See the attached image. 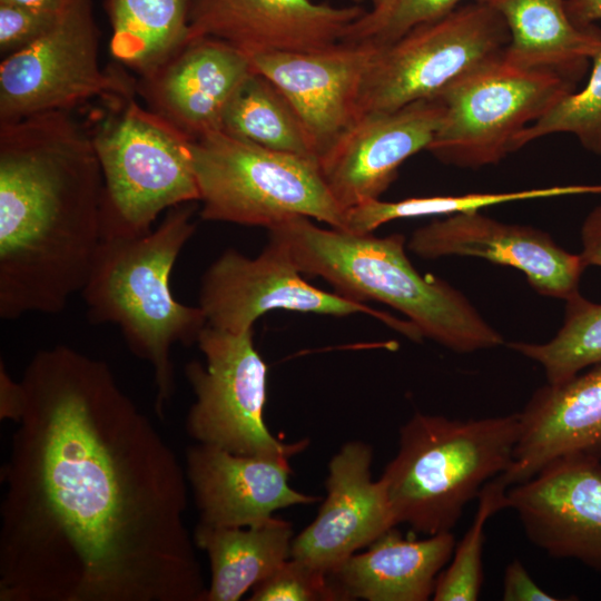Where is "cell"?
Wrapping results in <instances>:
<instances>
[{
  "instance_id": "1",
  "label": "cell",
  "mask_w": 601,
  "mask_h": 601,
  "mask_svg": "<svg viewBox=\"0 0 601 601\" xmlns=\"http://www.w3.org/2000/svg\"><path fill=\"white\" fill-rule=\"evenodd\" d=\"M1 470V601H204L187 476L110 366L41 349Z\"/></svg>"
},
{
  "instance_id": "2",
  "label": "cell",
  "mask_w": 601,
  "mask_h": 601,
  "mask_svg": "<svg viewBox=\"0 0 601 601\" xmlns=\"http://www.w3.org/2000/svg\"><path fill=\"white\" fill-rule=\"evenodd\" d=\"M101 168L70 111L0 124V317L57 314L102 242Z\"/></svg>"
},
{
  "instance_id": "3",
  "label": "cell",
  "mask_w": 601,
  "mask_h": 601,
  "mask_svg": "<svg viewBox=\"0 0 601 601\" xmlns=\"http://www.w3.org/2000/svg\"><path fill=\"white\" fill-rule=\"evenodd\" d=\"M302 274L327 280L336 293L364 303L376 300L405 315L423 337L457 353L504 343L470 300L449 283L421 275L405 253V237L321 228L293 216L268 228Z\"/></svg>"
},
{
  "instance_id": "4",
  "label": "cell",
  "mask_w": 601,
  "mask_h": 601,
  "mask_svg": "<svg viewBox=\"0 0 601 601\" xmlns=\"http://www.w3.org/2000/svg\"><path fill=\"white\" fill-rule=\"evenodd\" d=\"M196 203L168 209L147 234L102 238L80 292L90 322L117 325L129 349L151 365L160 417L175 392L173 345L197 343L207 325L203 309L178 302L169 286L175 263L196 230Z\"/></svg>"
},
{
  "instance_id": "5",
  "label": "cell",
  "mask_w": 601,
  "mask_h": 601,
  "mask_svg": "<svg viewBox=\"0 0 601 601\" xmlns=\"http://www.w3.org/2000/svg\"><path fill=\"white\" fill-rule=\"evenodd\" d=\"M521 415L459 420L416 412L381 480L396 523L428 535L451 531L464 508L513 461Z\"/></svg>"
},
{
  "instance_id": "6",
  "label": "cell",
  "mask_w": 601,
  "mask_h": 601,
  "mask_svg": "<svg viewBox=\"0 0 601 601\" xmlns=\"http://www.w3.org/2000/svg\"><path fill=\"white\" fill-rule=\"evenodd\" d=\"M98 101L87 130L104 178L102 238L147 234L162 211L199 201L186 135L138 102L137 91Z\"/></svg>"
},
{
  "instance_id": "7",
  "label": "cell",
  "mask_w": 601,
  "mask_h": 601,
  "mask_svg": "<svg viewBox=\"0 0 601 601\" xmlns=\"http://www.w3.org/2000/svg\"><path fill=\"white\" fill-rule=\"evenodd\" d=\"M203 220L262 226L305 216L345 229L346 211L314 158L265 148L221 130L191 140Z\"/></svg>"
},
{
  "instance_id": "8",
  "label": "cell",
  "mask_w": 601,
  "mask_h": 601,
  "mask_svg": "<svg viewBox=\"0 0 601 601\" xmlns=\"http://www.w3.org/2000/svg\"><path fill=\"white\" fill-rule=\"evenodd\" d=\"M575 87L554 71L522 67L501 53L435 97L444 112L427 150L440 161L460 168L497 164L515 151V140L526 127Z\"/></svg>"
},
{
  "instance_id": "9",
  "label": "cell",
  "mask_w": 601,
  "mask_h": 601,
  "mask_svg": "<svg viewBox=\"0 0 601 601\" xmlns=\"http://www.w3.org/2000/svg\"><path fill=\"white\" fill-rule=\"evenodd\" d=\"M509 39L500 14L473 0L377 46L359 90L357 118L437 97L471 69L503 53Z\"/></svg>"
},
{
  "instance_id": "10",
  "label": "cell",
  "mask_w": 601,
  "mask_h": 601,
  "mask_svg": "<svg viewBox=\"0 0 601 601\" xmlns=\"http://www.w3.org/2000/svg\"><path fill=\"white\" fill-rule=\"evenodd\" d=\"M254 331L235 334L206 325L197 345L206 364L187 363L185 374L196 396L186 428L199 444L240 455L290 459L309 444L285 443L265 417L267 365L254 345Z\"/></svg>"
},
{
  "instance_id": "11",
  "label": "cell",
  "mask_w": 601,
  "mask_h": 601,
  "mask_svg": "<svg viewBox=\"0 0 601 601\" xmlns=\"http://www.w3.org/2000/svg\"><path fill=\"white\" fill-rule=\"evenodd\" d=\"M92 0L66 12L58 24L0 63V124L50 111H70L92 99L136 90L125 67L102 70Z\"/></svg>"
},
{
  "instance_id": "12",
  "label": "cell",
  "mask_w": 601,
  "mask_h": 601,
  "mask_svg": "<svg viewBox=\"0 0 601 601\" xmlns=\"http://www.w3.org/2000/svg\"><path fill=\"white\" fill-rule=\"evenodd\" d=\"M207 325L240 334L275 309L332 316L367 314L413 341L418 329L408 321L371 308L338 293L311 285L295 266L287 247L270 238L255 258L234 248L226 249L201 277L198 305Z\"/></svg>"
},
{
  "instance_id": "13",
  "label": "cell",
  "mask_w": 601,
  "mask_h": 601,
  "mask_svg": "<svg viewBox=\"0 0 601 601\" xmlns=\"http://www.w3.org/2000/svg\"><path fill=\"white\" fill-rule=\"evenodd\" d=\"M601 452H575L506 489L528 539L555 558L601 571Z\"/></svg>"
},
{
  "instance_id": "14",
  "label": "cell",
  "mask_w": 601,
  "mask_h": 601,
  "mask_svg": "<svg viewBox=\"0 0 601 601\" xmlns=\"http://www.w3.org/2000/svg\"><path fill=\"white\" fill-rule=\"evenodd\" d=\"M444 112L439 98L359 116L318 158L322 176L346 211L380 199L401 165L428 148Z\"/></svg>"
},
{
  "instance_id": "15",
  "label": "cell",
  "mask_w": 601,
  "mask_h": 601,
  "mask_svg": "<svg viewBox=\"0 0 601 601\" xmlns=\"http://www.w3.org/2000/svg\"><path fill=\"white\" fill-rule=\"evenodd\" d=\"M407 247L422 258L479 257L521 270L540 294L564 300L579 293L587 267L540 229L505 224L480 211L434 220L412 234Z\"/></svg>"
},
{
  "instance_id": "16",
  "label": "cell",
  "mask_w": 601,
  "mask_h": 601,
  "mask_svg": "<svg viewBox=\"0 0 601 601\" xmlns=\"http://www.w3.org/2000/svg\"><path fill=\"white\" fill-rule=\"evenodd\" d=\"M372 446L342 445L328 464L326 497L314 521L293 539L290 558L331 574L397 525L382 480L372 479Z\"/></svg>"
},
{
  "instance_id": "17",
  "label": "cell",
  "mask_w": 601,
  "mask_h": 601,
  "mask_svg": "<svg viewBox=\"0 0 601 601\" xmlns=\"http://www.w3.org/2000/svg\"><path fill=\"white\" fill-rule=\"evenodd\" d=\"M365 12L354 3L336 7L315 0H190L187 41L216 38L248 57L318 51L342 42Z\"/></svg>"
},
{
  "instance_id": "18",
  "label": "cell",
  "mask_w": 601,
  "mask_h": 601,
  "mask_svg": "<svg viewBox=\"0 0 601 601\" xmlns=\"http://www.w3.org/2000/svg\"><path fill=\"white\" fill-rule=\"evenodd\" d=\"M377 46L339 42L318 51L265 52L250 58L292 104L318 158L356 120L365 72Z\"/></svg>"
},
{
  "instance_id": "19",
  "label": "cell",
  "mask_w": 601,
  "mask_h": 601,
  "mask_svg": "<svg viewBox=\"0 0 601 601\" xmlns=\"http://www.w3.org/2000/svg\"><path fill=\"white\" fill-rule=\"evenodd\" d=\"M253 71L245 52L223 40L199 37L138 77L136 90L149 110L195 140L221 129L228 102Z\"/></svg>"
},
{
  "instance_id": "20",
  "label": "cell",
  "mask_w": 601,
  "mask_h": 601,
  "mask_svg": "<svg viewBox=\"0 0 601 601\" xmlns=\"http://www.w3.org/2000/svg\"><path fill=\"white\" fill-rule=\"evenodd\" d=\"M186 459L199 524L249 526L280 509L318 501L289 485L288 459L234 454L199 443L189 447Z\"/></svg>"
},
{
  "instance_id": "21",
  "label": "cell",
  "mask_w": 601,
  "mask_h": 601,
  "mask_svg": "<svg viewBox=\"0 0 601 601\" xmlns=\"http://www.w3.org/2000/svg\"><path fill=\"white\" fill-rule=\"evenodd\" d=\"M521 433L501 480L528 481L551 461L575 452H601V363L561 384L538 390L520 412Z\"/></svg>"
},
{
  "instance_id": "22",
  "label": "cell",
  "mask_w": 601,
  "mask_h": 601,
  "mask_svg": "<svg viewBox=\"0 0 601 601\" xmlns=\"http://www.w3.org/2000/svg\"><path fill=\"white\" fill-rule=\"evenodd\" d=\"M455 544L451 531L410 540L394 526L329 577L347 601H426Z\"/></svg>"
},
{
  "instance_id": "23",
  "label": "cell",
  "mask_w": 601,
  "mask_h": 601,
  "mask_svg": "<svg viewBox=\"0 0 601 601\" xmlns=\"http://www.w3.org/2000/svg\"><path fill=\"white\" fill-rule=\"evenodd\" d=\"M495 11L509 31L503 56L511 62L554 71L578 83L601 42L597 26L575 24L568 0H475Z\"/></svg>"
},
{
  "instance_id": "24",
  "label": "cell",
  "mask_w": 601,
  "mask_h": 601,
  "mask_svg": "<svg viewBox=\"0 0 601 601\" xmlns=\"http://www.w3.org/2000/svg\"><path fill=\"white\" fill-rule=\"evenodd\" d=\"M293 539L292 524L274 516L249 526L198 523L194 541L211 571L204 601H238L290 558Z\"/></svg>"
},
{
  "instance_id": "25",
  "label": "cell",
  "mask_w": 601,
  "mask_h": 601,
  "mask_svg": "<svg viewBox=\"0 0 601 601\" xmlns=\"http://www.w3.org/2000/svg\"><path fill=\"white\" fill-rule=\"evenodd\" d=\"M189 7L190 0H106L111 56L147 76L186 43Z\"/></svg>"
},
{
  "instance_id": "26",
  "label": "cell",
  "mask_w": 601,
  "mask_h": 601,
  "mask_svg": "<svg viewBox=\"0 0 601 601\" xmlns=\"http://www.w3.org/2000/svg\"><path fill=\"white\" fill-rule=\"evenodd\" d=\"M220 130L265 148L317 160L312 138L292 104L255 70L233 95Z\"/></svg>"
},
{
  "instance_id": "27",
  "label": "cell",
  "mask_w": 601,
  "mask_h": 601,
  "mask_svg": "<svg viewBox=\"0 0 601 601\" xmlns=\"http://www.w3.org/2000/svg\"><path fill=\"white\" fill-rule=\"evenodd\" d=\"M600 193V186H553L506 193H479L457 196L414 197L397 201L371 200L346 210L345 230L368 234L381 225L402 218L454 215L518 200Z\"/></svg>"
},
{
  "instance_id": "28",
  "label": "cell",
  "mask_w": 601,
  "mask_h": 601,
  "mask_svg": "<svg viewBox=\"0 0 601 601\" xmlns=\"http://www.w3.org/2000/svg\"><path fill=\"white\" fill-rule=\"evenodd\" d=\"M509 347L539 363L548 384H561L583 368L601 363V304L579 293L566 299L561 329L549 342L510 343Z\"/></svg>"
},
{
  "instance_id": "29",
  "label": "cell",
  "mask_w": 601,
  "mask_h": 601,
  "mask_svg": "<svg viewBox=\"0 0 601 601\" xmlns=\"http://www.w3.org/2000/svg\"><path fill=\"white\" fill-rule=\"evenodd\" d=\"M500 475L482 489L472 525L463 539L455 544L449 565L440 573L433 600L475 601L483 582L482 553L484 528L497 511L506 509V489Z\"/></svg>"
},
{
  "instance_id": "30",
  "label": "cell",
  "mask_w": 601,
  "mask_h": 601,
  "mask_svg": "<svg viewBox=\"0 0 601 601\" xmlns=\"http://www.w3.org/2000/svg\"><path fill=\"white\" fill-rule=\"evenodd\" d=\"M554 134L573 135L584 149L601 155V42L591 57L587 85L556 102L516 138L515 150Z\"/></svg>"
},
{
  "instance_id": "31",
  "label": "cell",
  "mask_w": 601,
  "mask_h": 601,
  "mask_svg": "<svg viewBox=\"0 0 601 601\" xmlns=\"http://www.w3.org/2000/svg\"><path fill=\"white\" fill-rule=\"evenodd\" d=\"M465 0H388L355 20L342 42L391 43L413 28L437 20L462 6Z\"/></svg>"
},
{
  "instance_id": "32",
  "label": "cell",
  "mask_w": 601,
  "mask_h": 601,
  "mask_svg": "<svg viewBox=\"0 0 601 601\" xmlns=\"http://www.w3.org/2000/svg\"><path fill=\"white\" fill-rule=\"evenodd\" d=\"M250 601H347L324 573L294 558L287 559L269 577L253 588Z\"/></svg>"
},
{
  "instance_id": "33",
  "label": "cell",
  "mask_w": 601,
  "mask_h": 601,
  "mask_svg": "<svg viewBox=\"0 0 601 601\" xmlns=\"http://www.w3.org/2000/svg\"><path fill=\"white\" fill-rule=\"evenodd\" d=\"M62 16L27 6L0 2L1 58L21 51L41 39L58 24Z\"/></svg>"
},
{
  "instance_id": "34",
  "label": "cell",
  "mask_w": 601,
  "mask_h": 601,
  "mask_svg": "<svg viewBox=\"0 0 601 601\" xmlns=\"http://www.w3.org/2000/svg\"><path fill=\"white\" fill-rule=\"evenodd\" d=\"M504 601H559L561 598L545 592L529 574L525 566L518 559L510 562L504 572L503 593Z\"/></svg>"
},
{
  "instance_id": "35",
  "label": "cell",
  "mask_w": 601,
  "mask_h": 601,
  "mask_svg": "<svg viewBox=\"0 0 601 601\" xmlns=\"http://www.w3.org/2000/svg\"><path fill=\"white\" fill-rule=\"evenodd\" d=\"M26 392L20 382H14L4 363H0V418L18 423L24 412Z\"/></svg>"
},
{
  "instance_id": "36",
  "label": "cell",
  "mask_w": 601,
  "mask_h": 601,
  "mask_svg": "<svg viewBox=\"0 0 601 601\" xmlns=\"http://www.w3.org/2000/svg\"><path fill=\"white\" fill-rule=\"evenodd\" d=\"M581 257L587 266L601 267V205L587 216L582 229Z\"/></svg>"
},
{
  "instance_id": "37",
  "label": "cell",
  "mask_w": 601,
  "mask_h": 601,
  "mask_svg": "<svg viewBox=\"0 0 601 601\" xmlns=\"http://www.w3.org/2000/svg\"><path fill=\"white\" fill-rule=\"evenodd\" d=\"M568 13L580 27H591L601 20V0H568Z\"/></svg>"
},
{
  "instance_id": "38",
  "label": "cell",
  "mask_w": 601,
  "mask_h": 601,
  "mask_svg": "<svg viewBox=\"0 0 601 601\" xmlns=\"http://www.w3.org/2000/svg\"><path fill=\"white\" fill-rule=\"evenodd\" d=\"M90 0H0V2L27 6L59 16Z\"/></svg>"
},
{
  "instance_id": "39",
  "label": "cell",
  "mask_w": 601,
  "mask_h": 601,
  "mask_svg": "<svg viewBox=\"0 0 601 601\" xmlns=\"http://www.w3.org/2000/svg\"><path fill=\"white\" fill-rule=\"evenodd\" d=\"M354 4L362 6V3H370L371 9H377L384 6L388 0H352Z\"/></svg>"
}]
</instances>
